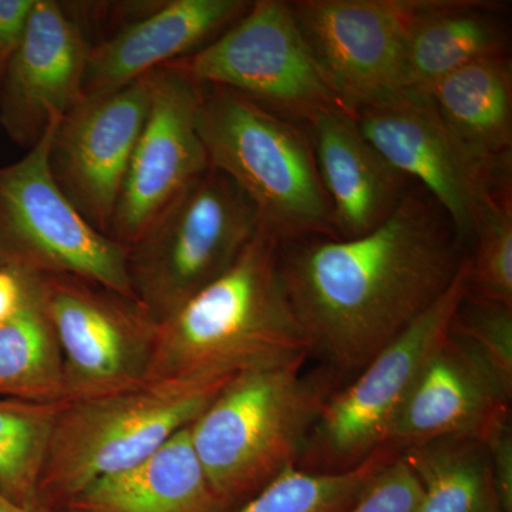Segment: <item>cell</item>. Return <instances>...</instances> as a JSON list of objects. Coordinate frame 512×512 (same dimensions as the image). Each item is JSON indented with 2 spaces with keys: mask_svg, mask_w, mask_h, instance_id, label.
<instances>
[{
  "mask_svg": "<svg viewBox=\"0 0 512 512\" xmlns=\"http://www.w3.org/2000/svg\"><path fill=\"white\" fill-rule=\"evenodd\" d=\"M450 136L491 174L511 171L512 66L487 57L448 74L427 93Z\"/></svg>",
  "mask_w": 512,
  "mask_h": 512,
  "instance_id": "cell-20",
  "label": "cell"
},
{
  "mask_svg": "<svg viewBox=\"0 0 512 512\" xmlns=\"http://www.w3.org/2000/svg\"><path fill=\"white\" fill-rule=\"evenodd\" d=\"M0 512H47V510H43V508H40V510H26V508L10 503L3 495H0Z\"/></svg>",
  "mask_w": 512,
  "mask_h": 512,
  "instance_id": "cell-32",
  "label": "cell"
},
{
  "mask_svg": "<svg viewBox=\"0 0 512 512\" xmlns=\"http://www.w3.org/2000/svg\"><path fill=\"white\" fill-rule=\"evenodd\" d=\"M60 510L221 512L192 447L190 426L136 466L96 481Z\"/></svg>",
  "mask_w": 512,
  "mask_h": 512,
  "instance_id": "cell-21",
  "label": "cell"
},
{
  "mask_svg": "<svg viewBox=\"0 0 512 512\" xmlns=\"http://www.w3.org/2000/svg\"><path fill=\"white\" fill-rule=\"evenodd\" d=\"M308 356L279 242L261 227L228 271L158 323L147 380L237 375Z\"/></svg>",
  "mask_w": 512,
  "mask_h": 512,
  "instance_id": "cell-2",
  "label": "cell"
},
{
  "mask_svg": "<svg viewBox=\"0 0 512 512\" xmlns=\"http://www.w3.org/2000/svg\"><path fill=\"white\" fill-rule=\"evenodd\" d=\"M508 22L505 3L423 0L404 46L403 92L427 94L468 64L508 55Z\"/></svg>",
  "mask_w": 512,
  "mask_h": 512,
  "instance_id": "cell-19",
  "label": "cell"
},
{
  "mask_svg": "<svg viewBox=\"0 0 512 512\" xmlns=\"http://www.w3.org/2000/svg\"><path fill=\"white\" fill-rule=\"evenodd\" d=\"M468 292L512 308V190L500 181L478 210Z\"/></svg>",
  "mask_w": 512,
  "mask_h": 512,
  "instance_id": "cell-26",
  "label": "cell"
},
{
  "mask_svg": "<svg viewBox=\"0 0 512 512\" xmlns=\"http://www.w3.org/2000/svg\"><path fill=\"white\" fill-rule=\"evenodd\" d=\"M420 498L419 480L397 454L367 484L348 512H416Z\"/></svg>",
  "mask_w": 512,
  "mask_h": 512,
  "instance_id": "cell-28",
  "label": "cell"
},
{
  "mask_svg": "<svg viewBox=\"0 0 512 512\" xmlns=\"http://www.w3.org/2000/svg\"><path fill=\"white\" fill-rule=\"evenodd\" d=\"M150 104L119 202L110 238L126 249L143 237L161 212L210 168L198 133L200 84L164 66L148 74Z\"/></svg>",
  "mask_w": 512,
  "mask_h": 512,
  "instance_id": "cell-12",
  "label": "cell"
},
{
  "mask_svg": "<svg viewBox=\"0 0 512 512\" xmlns=\"http://www.w3.org/2000/svg\"><path fill=\"white\" fill-rule=\"evenodd\" d=\"M259 228L247 194L208 168L127 249L137 301L160 323L228 271Z\"/></svg>",
  "mask_w": 512,
  "mask_h": 512,
  "instance_id": "cell-6",
  "label": "cell"
},
{
  "mask_svg": "<svg viewBox=\"0 0 512 512\" xmlns=\"http://www.w3.org/2000/svg\"><path fill=\"white\" fill-rule=\"evenodd\" d=\"M22 284L15 272L0 269V323L5 322L18 309Z\"/></svg>",
  "mask_w": 512,
  "mask_h": 512,
  "instance_id": "cell-31",
  "label": "cell"
},
{
  "mask_svg": "<svg viewBox=\"0 0 512 512\" xmlns=\"http://www.w3.org/2000/svg\"><path fill=\"white\" fill-rule=\"evenodd\" d=\"M363 136L443 208L463 247L473 242L485 194L511 171L491 174L461 150L429 94L403 92L355 114Z\"/></svg>",
  "mask_w": 512,
  "mask_h": 512,
  "instance_id": "cell-13",
  "label": "cell"
},
{
  "mask_svg": "<svg viewBox=\"0 0 512 512\" xmlns=\"http://www.w3.org/2000/svg\"><path fill=\"white\" fill-rule=\"evenodd\" d=\"M248 0H170L90 47L83 97L123 89L198 52L241 18Z\"/></svg>",
  "mask_w": 512,
  "mask_h": 512,
  "instance_id": "cell-17",
  "label": "cell"
},
{
  "mask_svg": "<svg viewBox=\"0 0 512 512\" xmlns=\"http://www.w3.org/2000/svg\"><path fill=\"white\" fill-rule=\"evenodd\" d=\"M47 512H70L67 510H47Z\"/></svg>",
  "mask_w": 512,
  "mask_h": 512,
  "instance_id": "cell-33",
  "label": "cell"
},
{
  "mask_svg": "<svg viewBox=\"0 0 512 512\" xmlns=\"http://www.w3.org/2000/svg\"><path fill=\"white\" fill-rule=\"evenodd\" d=\"M39 276L62 352L67 402L146 382L158 322L140 302L74 276Z\"/></svg>",
  "mask_w": 512,
  "mask_h": 512,
  "instance_id": "cell-10",
  "label": "cell"
},
{
  "mask_svg": "<svg viewBox=\"0 0 512 512\" xmlns=\"http://www.w3.org/2000/svg\"><path fill=\"white\" fill-rule=\"evenodd\" d=\"M306 128L336 237H362L382 225L414 183L373 147L348 111L320 113Z\"/></svg>",
  "mask_w": 512,
  "mask_h": 512,
  "instance_id": "cell-18",
  "label": "cell"
},
{
  "mask_svg": "<svg viewBox=\"0 0 512 512\" xmlns=\"http://www.w3.org/2000/svg\"><path fill=\"white\" fill-rule=\"evenodd\" d=\"M468 256L443 208L412 184L362 237L279 244L289 301L311 355L359 372L453 284Z\"/></svg>",
  "mask_w": 512,
  "mask_h": 512,
  "instance_id": "cell-1",
  "label": "cell"
},
{
  "mask_svg": "<svg viewBox=\"0 0 512 512\" xmlns=\"http://www.w3.org/2000/svg\"><path fill=\"white\" fill-rule=\"evenodd\" d=\"M232 376L146 380L123 392L64 404L40 478V507L60 510L101 478L146 460L191 426Z\"/></svg>",
  "mask_w": 512,
  "mask_h": 512,
  "instance_id": "cell-5",
  "label": "cell"
},
{
  "mask_svg": "<svg viewBox=\"0 0 512 512\" xmlns=\"http://www.w3.org/2000/svg\"><path fill=\"white\" fill-rule=\"evenodd\" d=\"M90 47L69 6L35 0L0 83V124L13 143L29 150L83 100Z\"/></svg>",
  "mask_w": 512,
  "mask_h": 512,
  "instance_id": "cell-15",
  "label": "cell"
},
{
  "mask_svg": "<svg viewBox=\"0 0 512 512\" xmlns=\"http://www.w3.org/2000/svg\"><path fill=\"white\" fill-rule=\"evenodd\" d=\"M501 511L512 512V434L510 420L491 431L484 440Z\"/></svg>",
  "mask_w": 512,
  "mask_h": 512,
  "instance_id": "cell-29",
  "label": "cell"
},
{
  "mask_svg": "<svg viewBox=\"0 0 512 512\" xmlns=\"http://www.w3.org/2000/svg\"><path fill=\"white\" fill-rule=\"evenodd\" d=\"M511 397L493 370L448 330L404 400L386 448L399 454L448 437L484 441L510 420Z\"/></svg>",
  "mask_w": 512,
  "mask_h": 512,
  "instance_id": "cell-16",
  "label": "cell"
},
{
  "mask_svg": "<svg viewBox=\"0 0 512 512\" xmlns=\"http://www.w3.org/2000/svg\"><path fill=\"white\" fill-rule=\"evenodd\" d=\"M451 335L473 350L512 392V308L467 291L450 325Z\"/></svg>",
  "mask_w": 512,
  "mask_h": 512,
  "instance_id": "cell-27",
  "label": "cell"
},
{
  "mask_svg": "<svg viewBox=\"0 0 512 512\" xmlns=\"http://www.w3.org/2000/svg\"><path fill=\"white\" fill-rule=\"evenodd\" d=\"M306 359L237 373L191 424L192 447L221 512L241 507L286 467L298 466L336 390L325 372H306Z\"/></svg>",
  "mask_w": 512,
  "mask_h": 512,
  "instance_id": "cell-3",
  "label": "cell"
},
{
  "mask_svg": "<svg viewBox=\"0 0 512 512\" xmlns=\"http://www.w3.org/2000/svg\"><path fill=\"white\" fill-rule=\"evenodd\" d=\"M470 259L453 284L359 370L355 382L335 390L313 424L298 467L336 473L359 466L386 448L404 400L431 353L446 338L468 291Z\"/></svg>",
  "mask_w": 512,
  "mask_h": 512,
  "instance_id": "cell-8",
  "label": "cell"
},
{
  "mask_svg": "<svg viewBox=\"0 0 512 512\" xmlns=\"http://www.w3.org/2000/svg\"><path fill=\"white\" fill-rule=\"evenodd\" d=\"M59 121L25 156L0 165V269L74 276L137 301L127 249L84 220L53 178L49 150Z\"/></svg>",
  "mask_w": 512,
  "mask_h": 512,
  "instance_id": "cell-7",
  "label": "cell"
},
{
  "mask_svg": "<svg viewBox=\"0 0 512 512\" xmlns=\"http://www.w3.org/2000/svg\"><path fill=\"white\" fill-rule=\"evenodd\" d=\"M421 2H291L320 77L353 116L403 93L404 46Z\"/></svg>",
  "mask_w": 512,
  "mask_h": 512,
  "instance_id": "cell-11",
  "label": "cell"
},
{
  "mask_svg": "<svg viewBox=\"0 0 512 512\" xmlns=\"http://www.w3.org/2000/svg\"><path fill=\"white\" fill-rule=\"evenodd\" d=\"M419 480L416 512H503L484 441L448 437L400 451Z\"/></svg>",
  "mask_w": 512,
  "mask_h": 512,
  "instance_id": "cell-23",
  "label": "cell"
},
{
  "mask_svg": "<svg viewBox=\"0 0 512 512\" xmlns=\"http://www.w3.org/2000/svg\"><path fill=\"white\" fill-rule=\"evenodd\" d=\"M18 275V309L0 323V397L67 402L62 352L47 315L40 276Z\"/></svg>",
  "mask_w": 512,
  "mask_h": 512,
  "instance_id": "cell-22",
  "label": "cell"
},
{
  "mask_svg": "<svg viewBox=\"0 0 512 512\" xmlns=\"http://www.w3.org/2000/svg\"><path fill=\"white\" fill-rule=\"evenodd\" d=\"M35 0H0V83L22 43Z\"/></svg>",
  "mask_w": 512,
  "mask_h": 512,
  "instance_id": "cell-30",
  "label": "cell"
},
{
  "mask_svg": "<svg viewBox=\"0 0 512 512\" xmlns=\"http://www.w3.org/2000/svg\"><path fill=\"white\" fill-rule=\"evenodd\" d=\"M0 397V495L40 510L39 484L57 417L64 404Z\"/></svg>",
  "mask_w": 512,
  "mask_h": 512,
  "instance_id": "cell-24",
  "label": "cell"
},
{
  "mask_svg": "<svg viewBox=\"0 0 512 512\" xmlns=\"http://www.w3.org/2000/svg\"><path fill=\"white\" fill-rule=\"evenodd\" d=\"M396 456L390 448H382L359 466L336 473L286 467L247 503L229 512H348Z\"/></svg>",
  "mask_w": 512,
  "mask_h": 512,
  "instance_id": "cell-25",
  "label": "cell"
},
{
  "mask_svg": "<svg viewBox=\"0 0 512 512\" xmlns=\"http://www.w3.org/2000/svg\"><path fill=\"white\" fill-rule=\"evenodd\" d=\"M197 124L210 167L247 194L261 227L279 244L338 238L308 128L204 84Z\"/></svg>",
  "mask_w": 512,
  "mask_h": 512,
  "instance_id": "cell-4",
  "label": "cell"
},
{
  "mask_svg": "<svg viewBox=\"0 0 512 512\" xmlns=\"http://www.w3.org/2000/svg\"><path fill=\"white\" fill-rule=\"evenodd\" d=\"M148 104L147 74L116 92L83 97L53 131L49 165L56 184L107 237Z\"/></svg>",
  "mask_w": 512,
  "mask_h": 512,
  "instance_id": "cell-14",
  "label": "cell"
},
{
  "mask_svg": "<svg viewBox=\"0 0 512 512\" xmlns=\"http://www.w3.org/2000/svg\"><path fill=\"white\" fill-rule=\"evenodd\" d=\"M168 66L197 84L225 87L305 127L320 113L345 110L320 77L291 2L284 0L252 2L207 46Z\"/></svg>",
  "mask_w": 512,
  "mask_h": 512,
  "instance_id": "cell-9",
  "label": "cell"
}]
</instances>
